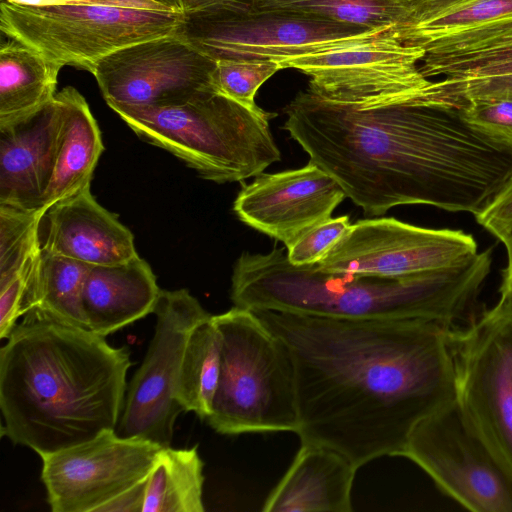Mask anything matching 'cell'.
Segmentation results:
<instances>
[{
    "mask_svg": "<svg viewBox=\"0 0 512 512\" xmlns=\"http://www.w3.org/2000/svg\"><path fill=\"white\" fill-rule=\"evenodd\" d=\"M288 347L301 443L356 466L403 456L416 425L456 400L448 326L252 310Z\"/></svg>",
    "mask_w": 512,
    "mask_h": 512,
    "instance_id": "6da1fadb",
    "label": "cell"
},
{
    "mask_svg": "<svg viewBox=\"0 0 512 512\" xmlns=\"http://www.w3.org/2000/svg\"><path fill=\"white\" fill-rule=\"evenodd\" d=\"M283 128L370 216L424 204L478 214L512 174V151L425 93L329 99L308 88Z\"/></svg>",
    "mask_w": 512,
    "mask_h": 512,
    "instance_id": "7a4b0ae2",
    "label": "cell"
},
{
    "mask_svg": "<svg viewBox=\"0 0 512 512\" xmlns=\"http://www.w3.org/2000/svg\"><path fill=\"white\" fill-rule=\"evenodd\" d=\"M22 317L0 349L2 435L42 457L116 429L129 350L38 309Z\"/></svg>",
    "mask_w": 512,
    "mask_h": 512,
    "instance_id": "3957f363",
    "label": "cell"
},
{
    "mask_svg": "<svg viewBox=\"0 0 512 512\" xmlns=\"http://www.w3.org/2000/svg\"><path fill=\"white\" fill-rule=\"evenodd\" d=\"M491 248L467 262L419 274L386 277L293 265L283 248L243 252L231 277L234 306L340 319H423L455 326L479 294Z\"/></svg>",
    "mask_w": 512,
    "mask_h": 512,
    "instance_id": "277c9868",
    "label": "cell"
},
{
    "mask_svg": "<svg viewBox=\"0 0 512 512\" xmlns=\"http://www.w3.org/2000/svg\"><path fill=\"white\" fill-rule=\"evenodd\" d=\"M109 107L136 135L206 180L241 182L281 158L269 127L277 114L251 111L213 89L177 104Z\"/></svg>",
    "mask_w": 512,
    "mask_h": 512,
    "instance_id": "5b68a950",
    "label": "cell"
},
{
    "mask_svg": "<svg viewBox=\"0 0 512 512\" xmlns=\"http://www.w3.org/2000/svg\"><path fill=\"white\" fill-rule=\"evenodd\" d=\"M221 364L208 425L219 434L294 432L298 410L290 351L248 308L212 316Z\"/></svg>",
    "mask_w": 512,
    "mask_h": 512,
    "instance_id": "8992f818",
    "label": "cell"
},
{
    "mask_svg": "<svg viewBox=\"0 0 512 512\" xmlns=\"http://www.w3.org/2000/svg\"><path fill=\"white\" fill-rule=\"evenodd\" d=\"M183 11L155 0H1L0 30L50 61L92 73L116 50L175 34Z\"/></svg>",
    "mask_w": 512,
    "mask_h": 512,
    "instance_id": "52a82bcc",
    "label": "cell"
},
{
    "mask_svg": "<svg viewBox=\"0 0 512 512\" xmlns=\"http://www.w3.org/2000/svg\"><path fill=\"white\" fill-rule=\"evenodd\" d=\"M386 31L256 9L237 1L183 11L175 35L214 61L280 62L370 39Z\"/></svg>",
    "mask_w": 512,
    "mask_h": 512,
    "instance_id": "ba28073f",
    "label": "cell"
},
{
    "mask_svg": "<svg viewBox=\"0 0 512 512\" xmlns=\"http://www.w3.org/2000/svg\"><path fill=\"white\" fill-rule=\"evenodd\" d=\"M456 401L469 424L512 474V295L450 330Z\"/></svg>",
    "mask_w": 512,
    "mask_h": 512,
    "instance_id": "9c48e42d",
    "label": "cell"
},
{
    "mask_svg": "<svg viewBox=\"0 0 512 512\" xmlns=\"http://www.w3.org/2000/svg\"><path fill=\"white\" fill-rule=\"evenodd\" d=\"M156 326L146 355L127 385L115 429L122 437L170 446L174 424L184 412L176 399L181 364L191 332L210 315L187 289L160 291Z\"/></svg>",
    "mask_w": 512,
    "mask_h": 512,
    "instance_id": "30bf717a",
    "label": "cell"
},
{
    "mask_svg": "<svg viewBox=\"0 0 512 512\" xmlns=\"http://www.w3.org/2000/svg\"><path fill=\"white\" fill-rule=\"evenodd\" d=\"M402 457L464 508L512 512V474L469 424L456 400L416 425Z\"/></svg>",
    "mask_w": 512,
    "mask_h": 512,
    "instance_id": "8fae6325",
    "label": "cell"
},
{
    "mask_svg": "<svg viewBox=\"0 0 512 512\" xmlns=\"http://www.w3.org/2000/svg\"><path fill=\"white\" fill-rule=\"evenodd\" d=\"M163 447L115 429L44 455L41 479L53 512H99L145 480Z\"/></svg>",
    "mask_w": 512,
    "mask_h": 512,
    "instance_id": "7c38bea8",
    "label": "cell"
},
{
    "mask_svg": "<svg viewBox=\"0 0 512 512\" xmlns=\"http://www.w3.org/2000/svg\"><path fill=\"white\" fill-rule=\"evenodd\" d=\"M478 253L471 234L393 217L358 220L317 263L328 272L402 277L461 265Z\"/></svg>",
    "mask_w": 512,
    "mask_h": 512,
    "instance_id": "4fadbf2b",
    "label": "cell"
},
{
    "mask_svg": "<svg viewBox=\"0 0 512 512\" xmlns=\"http://www.w3.org/2000/svg\"><path fill=\"white\" fill-rule=\"evenodd\" d=\"M216 61L175 34L135 43L100 59L92 75L111 105L186 102L212 89Z\"/></svg>",
    "mask_w": 512,
    "mask_h": 512,
    "instance_id": "5bb4252c",
    "label": "cell"
},
{
    "mask_svg": "<svg viewBox=\"0 0 512 512\" xmlns=\"http://www.w3.org/2000/svg\"><path fill=\"white\" fill-rule=\"evenodd\" d=\"M344 46L282 60L309 77L308 89L329 99L398 92H436L439 80L425 77V51L389 33Z\"/></svg>",
    "mask_w": 512,
    "mask_h": 512,
    "instance_id": "9a60e30c",
    "label": "cell"
},
{
    "mask_svg": "<svg viewBox=\"0 0 512 512\" xmlns=\"http://www.w3.org/2000/svg\"><path fill=\"white\" fill-rule=\"evenodd\" d=\"M345 198L338 181L309 161L302 168L256 175L238 193L233 210L243 223L286 247L329 219Z\"/></svg>",
    "mask_w": 512,
    "mask_h": 512,
    "instance_id": "2e32d148",
    "label": "cell"
},
{
    "mask_svg": "<svg viewBox=\"0 0 512 512\" xmlns=\"http://www.w3.org/2000/svg\"><path fill=\"white\" fill-rule=\"evenodd\" d=\"M62 122L57 96L36 113L0 123V204L41 209Z\"/></svg>",
    "mask_w": 512,
    "mask_h": 512,
    "instance_id": "e0dca14e",
    "label": "cell"
},
{
    "mask_svg": "<svg viewBox=\"0 0 512 512\" xmlns=\"http://www.w3.org/2000/svg\"><path fill=\"white\" fill-rule=\"evenodd\" d=\"M42 250L88 265L123 263L138 256L134 237L102 207L90 187L51 206L44 216Z\"/></svg>",
    "mask_w": 512,
    "mask_h": 512,
    "instance_id": "ac0fdd59",
    "label": "cell"
},
{
    "mask_svg": "<svg viewBox=\"0 0 512 512\" xmlns=\"http://www.w3.org/2000/svg\"><path fill=\"white\" fill-rule=\"evenodd\" d=\"M357 466L339 451L301 443L288 470L266 498L265 512H351Z\"/></svg>",
    "mask_w": 512,
    "mask_h": 512,
    "instance_id": "d6986e66",
    "label": "cell"
},
{
    "mask_svg": "<svg viewBox=\"0 0 512 512\" xmlns=\"http://www.w3.org/2000/svg\"><path fill=\"white\" fill-rule=\"evenodd\" d=\"M161 289L139 256L123 263L91 265L83 287L88 330L103 337L154 312Z\"/></svg>",
    "mask_w": 512,
    "mask_h": 512,
    "instance_id": "ffe728a7",
    "label": "cell"
},
{
    "mask_svg": "<svg viewBox=\"0 0 512 512\" xmlns=\"http://www.w3.org/2000/svg\"><path fill=\"white\" fill-rule=\"evenodd\" d=\"M62 122L55 166L41 209L90 187L93 172L104 150L101 132L85 98L74 88L56 94Z\"/></svg>",
    "mask_w": 512,
    "mask_h": 512,
    "instance_id": "44dd1931",
    "label": "cell"
},
{
    "mask_svg": "<svg viewBox=\"0 0 512 512\" xmlns=\"http://www.w3.org/2000/svg\"><path fill=\"white\" fill-rule=\"evenodd\" d=\"M512 28V0H461L417 16L390 30L425 52Z\"/></svg>",
    "mask_w": 512,
    "mask_h": 512,
    "instance_id": "7402d4cb",
    "label": "cell"
},
{
    "mask_svg": "<svg viewBox=\"0 0 512 512\" xmlns=\"http://www.w3.org/2000/svg\"><path fill=\"white\" fill-rule=\"evenodd\" d=\"M62 67L10 39L0 45V123L38 112L56 96Z\"/></svg>",
    "mask_w": 512,
    "mask_h": 512,
    "instance_id": "603a6c76",
    "label": "cell"
},
{
    "mask_svg": "<svg viewBox=\"0 0 512 512\" xmlns=\"http://www.w3.org/2000/svg\"><path fill=\"white\" fill-rule=\"evenodd\" d=\"M204 462L197 447H163L147 477L142 512H203Z\"/></svg>",
    "mask_w": 512,
    "mask_h": 512,
    "instance_id": "cb8c5ba5",
    "label": "cell"
},
{
    "mask_svg": "<svg viewBox=\"0 0 512 512\" xmlns=\"http://www.w3.org/2000/svg\"><path fill=\"white\" fill-rule=\"evenodd\" d=\"M91 265L42 250L33 288L23 315L32 309L79 328H87L82 295Z\"/></svg>",
    "mask_w": 512,
    "mask_h": 512,
    "instance_id": "d4e9b609",
    "label": "cell"
},
{
    "mask_svg": "<svg viewBox=\"0 0 512 512\" xmlns=\"http://www.w3.org/2000/svg\"><path fill=\"white\" fill-rule=\"evenodd\" d=\"M212 316L189 336L176 392L183 411H192L202 420L211 414L220 375L221 339Z\"/></svg>",
    "mask_w": 512,
    "mask_h": 512,
    "instance_id": "484cf974",
    "label": "cell"
},
{
    "mask_svg": "<svg viewBox=\"0 0 512 512\" xmlns=\"http://www.w3.org/2000/svg\"><path fill=\"white\" fill-rule=\"evenodd\" d=\"M256 9L309 15L340 23L389 30L409 21L417 0H247Z\"/></svg>",
    "mask_w": 512,
    "mask_h": 512,
    "instance_id": "4316f807",
    "label": "cell"
},
{
    "mask_svg": "<svg viewBox=\"0 0 512 512\" xmlns=\"http://www.w3.org/2000/svg\"><path fill=\"white\" fill-rule=\"evenodd\" d=\"M420 70L427 78L512 70V28L427 51Z\"/></svg>",
    "mask_w": 512,
    "mask_h": 512,
    "instance_id": "83f0119b",
    "label": "cell"
},
{
    "mask_svg": "<svg viewBox=\"0 0 512 512\" xmlns=\"http://www.w3.org/2000/svg\"><path fill=\"white\" fill-rule=\"evenodd\" d=\"M46 212L0 204V288L42 250L40 225Z\"/></svg>",
    "mask_w": 512,
    "mask_h": 512,
    "instance_id": "f1b7e54d",
    "label": "cell"
},
{
    "mask_svg": "<svg viewBox=\"0 0 512 512\" xmlns=\"http://www.w3.org/2000/svg\"><path fill=\"white\" fill-rule=\"evenodd\" d=\"M283 69L278 61L219 60L211 76L212 89L243 107L260 112L255 102L259 88L276 72Z\"/></svg>",
    "mask_w": 512,
    "mask_h": 512,
    "instance_id": "f546056e",
    "label": "cell"
},
{
    "mask_svg": "<svg viewBox=\"0 0 512 512\" xmlns=\"http://www.w3.org/2000/svg\"><path fill=\"white\" fill-rule=\"evenodd\" d=\"M457 110L472 128L512 151V94L501 93L472 98Z\"/></svg>",
    "mask_w": 512,
    "mask_h": 512,
    "instance_id": "4dcf8cb0",
    "label": "cell"
},
{
    "mask_svg": "<svg viewBox=\"0 0 512 512\" xmlns=\"http://www.w3.org/2000/svg\"><path fill=\"white\" fill-rule=\"evenodd\" d=\"M351 226L349 216L330 217L317 223L286 246L287 258L297 266L320 262Z\"/></svg>",
    "mask_w": 512,
    "mask_h": 512,
    "instance_id": "1f68e13d",
    "label": "cell"
},
{
    "mask_svg": "<svg viewBox=\"0 0 512 512\" xmlns=\"http://www.w3.org/2000/svg\"><path fill=\"white\" fill-rule=\"evenodd\" d=\"M441 81L445 101L457 108L472 98L501 93L512 94V70L483 73H457L444 76Z\"/></svg>",
    "mask_w": 512,
    "mask_h": 512,
    "instance_id": "d6a6232c",
    "label": "cell"
},
{
    "mask_svg": "<svg viewBox=\"0 0 512 512\" xmlns=\"http://www.w3.org/2000/svg\"><path fill=\"white\" fill-rule=\"evenodd\" d=\"M42 250L33 256L22 270L3 288H0V337L8 338L22 317V303L41 258Z\"/></svg>",
    "mask_w": 512,
    "mask_h": 512,
    "instance_id": "836d02e7",
    "label": "cell"
},
{
    "mask_svg": "<svg viewBox=\"0 0 512 512\" xmlns=\"http://www.w3.org/2000/svg\"><path fill=\"white\" fill-rule=\"evenodd\" d=\"M475 218L501 242L512 233V174Z\"/></svg>",
    "mask_w": 512,
    "mask_h": 512,
    "instance_id": "e575fe53",
    "label": "cell"
},
{
    "mask_svg": "<svg viewBox=\"0 0 512 512\" xmlns=\"http://www.w3.org/2000/svg\"><path fill=\"white\" fill-rule=\"evenodd\" d=\"M147 478L106 503L99 512H142Z\"/></svg>",
    "mask_w": 512,
    "mask_h": 512,
    "instance_id": "d590c367",
    "label": "cell"
},
{
    "mask_svg": "<svg viewBox=\"0 0 512 512\" xmlns=\"http://www.w3.org/2000/svg\"><path fill=\"white\" fill-rule=\"evenodd\" d=\"M502 243L507 251V265L502 273L499 292L512 295V233Z\"/></svg>",
    "mask_w": 512,
    "mask_h": 512,
    "instance_id": "8d00e7d4",
    "label": "cell"
},
{
    "mask_svg": "<svg viewBox=\"0 0 512 512\" xmlns=\"http://www.w3.org/2000/svg\"><path fill=\"white\" fill-rule=\"evenodd\" d=\"M242 2L247 0H178L182 11H192L226 2Z\"/></svg>",
    "mask_w": 512,
    "mask_h": 512,
    "instance_id": "74e56055",
    "label": "cell"
},
{
    "mask_svg": "<svg viewBox=\"0 0 512 512\" xmlns=\"http://www.w3.org/2000/svg\"><path fill=\"white\" fill-rule=\"evenodd\" d=\"M459 1L461 0H417L418 12L415 16Z\"/></svg>",
    "mask_w": 512,
    "mask_h": 512,
    "instance_id": "f35d334b",
    "label": "cell"
},
{
    "mask_svg": "<svg viewBox=\"0 0 512 512\" xmlns=\"http://www.w3.org/2000/svg\"><path fill=\"white\" fill-rule=\"evenodd\" d=\"M10 1L20 2V3H28V4H49V3H54V2L60 1V0H10ZM155 1L163 3L169 7L182 10L180 8L178 0H155Z\"/></svg>",
    "mask_w": 512,
    "mask_h": 512,
    "instance_id": "ab89813d",
    "label": "cell"
}]
</instances>
